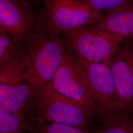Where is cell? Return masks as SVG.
Returning <instances> with one entry per match:
<instances>
[{"label": "cell", "mask_w": 133, "mask_h": 133, "mask_svg": "<svg viewBox=\"0 0 133 133\" xmlns=\"http://www.w3.org/2000/svg\"><path fill=\"white\" fill-rule=\"evenodd\" d=\"M35 5L27 0H0V28L23 45L45 23L46 10L41 14Z\"/></svg>", "instance_id": "277c9868"}, {"label": "cell", "mask_w": 133, "mask_h": 133, "mask_svg": "<svg viewBox=\"0 0 133 133\" xmlns=\"http://www.w3.org/2000/svg\"><path fill=\"white\" fill-rule=\"evenodd\" d=\"M37 109L40 120L81 128H85L94 115L84 105L58 93L50 85L38 89Z\"/></svg>", "instance_id": "3957f363"}, {"label": "cell", "mask_w": 133, "mask_h": 133, "mask_svg": "<svg viewBox=\"0 0 133 133\" xmlns=\"http://www.w3.org/2000/svg\"><path fill=\"white\" fill-rule=\"evenodd\" d=\"M37 132H33V131H25V132H20V133H37ZM0 133H2V132H0Z\"/></svg>", "instance_id": "ac0fdd59"}, {"label": "cell", "mask_w": 133, "mask_h": 133, "mask_svg": "<svg viewBox=\"0 0 133 133\" xmlns=\"http://www.w3.org/2000/svg\"><path fill=\"white\" fill-rule=\"evenodd\" d=\"M39 127L23 117L0 107V132L17 133L37 132Z\"/></svg>", "instance_id": "4fadbf2b"}, {"label": "cell", "mask_w": 133, "mask_h": 133, "mask_svg": "<svg viewBox=\"0 0 133 133\" xmlns=\"http://www.w3.org/2000/svg\"><path fill=\"white\" fill-rule=\"evenodd\" d=\"M95 102L103 116L115 110V89L110 65L86 61L74 54Z\"/></svg>", "instance_id": "52a82bcc"}, {"label": "cell", "mask_w": 133, "mask_h": 133, "mask_svg": "<svg viewBox=\"0 0 133 133\" xmlns=\"http://www.w3.org/2000/svg\"><path fill=\"white\" fill-rule=\"evenodd\" d=\"M27 1H28V0H27ZM29 2H30V1H29Z\"/></svg>", "instance_id": "ffe728a7"}, {"label": "cell", "mask_w": 133, "mask_h": 133, "mask_svg": "<svg viewBox=\"0 0 133 133\" xmlns=\"http://www.w3.org/2000/svg\"><path fill=\"white\" fill-rule=\"evenodd\" d=\"M110 67L115 89V110L133 113V45L124 41Z\"/></svg>", "instance_id": "ba28073f"}, {"label": "cell", "mask_w": 133, "mask_h": 133, "mask_svg": "<svg viewBox=\"0 0 133 133\" xmlns=\"http://www.w3.org/2000/svg\"><path fill=\"white\" fill-rule=\"evenodd\" d=\"M43 5L46 10V28L59 35L95 24L104 15L78 0H48Z\"/></svg>", "instance_id": "5b68a950"}, {"label": "cell", "mask_w": 133, "mask_h": 133, "mask_svg": "<svg viewBox=\"0 0 133 133\" xmlns=\"http://www.w3.org/2000/svg\"><path fill=\"white\" fill-rule=\"evenodd\" d=\"M37 133H99V131L53 123L40 127Z\"/></svg>", "instance_id": "9a60e30c"}, {"label": "cell", "mask_w": 133, "mask_h": 133, "mask_svg": "<svg viewBox=\"0 0 133 133\" xmlns=\"http://www.w3.org/2000/svg\"></svg>", "instance_id": "d6986e66"}, {"label": "cell", "mask_w": 133, "mask_h": 133, "mask_svg": "<svg viewBox=\"0 0 133 133\" xmlns=\"http://www.w3.org/2000/svg\"><path fill=\"white\" fill-rule=\"evenodd\" d=\"M49 85L60 94L84 105L94 115L103 116L91 93L74 54L67 53Z\"/></svg>", "instance_id": "8992f818"}, {"label": "cell", "mask_w": 133, "mask_h": 133, "mask_svg": "<svg viewBox=\"0 0 133 133\" xmlns=\"http://www.w3.org/2000/svg\"><path fill=\"white\" fill-rule=\"evenodd\" d=\"M124 42L133 46V37L130 38H125L124 39Z\"/></svg>", "instance_id": "e0dca14e"}, {"label": "cell", "mask_w": 133, "mask_h": 133, "mask_svg": "<svg viewBox=\"0 0 133 133\" xmlns=\"http://www.w3.org/2000/svg\"><path fill=\"white\" fill-rule=\"evenodd\" d=\"M28 1L35 4H42L44 5L48 0H28Z\"/></svg>", "instance_id": "2e32d148"}, {"label": "cell", "mask_w": 133, "mask_h": 133, "mask_svg": "<svg viewBox=\"0 0 133 133\" xmlns=\"http://www.w3.org/2000/svg\"><path fill=\"white\" fill-rule=\"evenodd\" d=\"M133 114L114 110L105 114L104 124L99 133H133Z\"/></svg>", "instance_id": "7c38bea8"}, {"label": "cell", "mask_w": 133, "mask_h": 133, "mask_svg": "<svg viewBox=\"0 0 133 133\" xmlns=\"http://www.w3.org/2000/svg\"><path fill=\"white\" fill-rule=\"evenodd\" d=\"M66 48L86 61L110 65L111 59L125 38L94 24L62 34Z\"/></svg>", "instance_id": "7a4b0ae2"}, {"label": "cell", "mask_w": 133, "mask_h": 133, "mask_svg": "<svg viewBox=\"0 0 133 133\" xmlns=\"http://www.w3.org/2000/svg\"><path fill=\"white\" fill-rule=\"evenodd\" d=\"M24 46L28 60L23 81L36 88H44L52 82L68 52L65 43L45 24L29 37Z\"/></svg>", "instance_id": "6da1fadb"}, {"label": "cell", "mask_w": 133, "mask_h": 133, "mask_svg": "<svg viewBox=\"0 0 133 133\" xmlns=\"http://www.w3.org/2000/svg\"><path fill=\"white\" fill-rule=\"evenodd\" d=\"M91 8L101 11L108 12L126 10L133 6V0H78Z\"/></svg>", "instance_id": "5bb4252c"}, {"label": "cell", "mask_w": 133, "mask_h": 133, "mask_svg": "<svg viewBox=\"0 0 133 133\" xmlns=\"http://www.w3.org/2000/svg\"><path fill=\"white\" fill-rule=\"evenodd\" d=\"M27 60L24 45L14 41L9 34L0 28V83L16 85L21 82Z\"/></svg>", "instance_id": "9c48e42d"}, {"label": "cell", "mask_w": 133, "mask_h": 133, "mask_svg": "<svg viewBox=\"0 0 133 133\" xmlns=\"http://www.w3.org/2000/svg\"><path fill=\"white\" fill-rule=\"evenodd\" d=\"M38 89L27 82L16 85L0 83V107L37 125L31 111L33 109L37 111Z\"/></svg>", "instance_id": "30bf717a"}, {"label": "cell", "mask_w": 133, "mask_h": 133, "mask_svg": "<svg viewBox=\"0 0 133 133\" xmlns=\"http://www.w3.org/2000/svg\"><path fill=\"white\" fill-rule=\"evenodd\" d=\"M100 28L122 36L133 37V6L126 10L107 12L95 24Z\"/></svg>", "instance_id": "8fae6325"}]
</instances>
